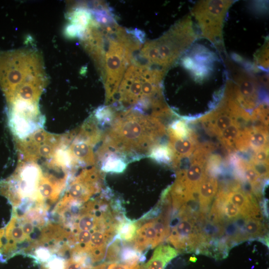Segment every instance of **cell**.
Wrapping results in <instances>:
<instances>
[{
  "label": "cell",
  "mask_w": 269,
  "mask_h": 269,
  "mask_svg": "<svg viewBox=\"0 0 269 269\" xmlns=\"http://www.w3.org/2000/svg\"><path fill=\"white\" fill-rule=\"evenodd\" d=\"M165 134L159 119L132 109L116 112L111 124L103 133L96 159L114 153L127 163L148 156Z\"/></svg>",
  "instance_id": "1"
},
{
  "label": "cell",
  "mask_w": 269,
  "mask_h": 269,
  "mask_svg": "<svg viewBox=\"0 0 269 269\" xmlns=\"http://www.w3.org/2000/svg\"><path fill=\"white\" fill-rule=\"evenodd\" d=\"M197 38L191 18L189 16L176 23L159 39L147 42L140 55L154 68L166 72L183 53L189 49Z\"/></svg>",
  "instance_id": "2"
},
{
  "label": "cell",
  "mask_w": 269,
  "mask_h": 269,
  "mask_svg": "<svg viewBox=\"0 0 269 269\" xmlns=\"http://www.w3.org/2000/svg\"><path fill=\"white\" fill-rule=\"evenodd\" d=\"M114 38H110L105 55L106 104L110 105L122 80L127 65L131 63L134 51V40L121 27L113 32Z\"/></svg>",
  "instance_id": "3"
},
{
  "label": "cell",
  "mask_w": 269,
  "mask_h": 269,
  "mask_svg": "<svg viewBox=\"0 0 269 269\" xmlns=\"http://www.w3.org/2000/svg\"><path fill=\"white\" fill-rule=\"evenodd\" d=\"M41 167L33 162L20 160L14 173L0 180V194L6 197L13 209L22 201H34L36 205L38 187L42 175Z\"/></svg>",
  "instance_id": "4"
},
{
  "label": "cell",
  "mask_w": 269,
  "mask_h": 269,
  "mask_svg": "<svg viewBox=\"0 0 269 269\" xmlns=\"http://www.w3.org/2000/svg\"><path fill=\"white\" fill-rule=\"evenodd\" d=\"M233 0H201L192 10L201 36L215 47L224 52L223 26Z\"/></svg>",
  "instance_id": "5"
},
{
  "label": "cell",
  "mask_w": 269,
  "mask_h": 269,
  "mask_svg": "<svg viewBox=\"0 0 269 269\" xmlns=\"http://www.w3.org/2000/svg\"><path fill=\"white\" fill-rule=\"evenodd\" d=\"M103 181V174L96 167L83 170L70 183L57 210L86 202L101 191Z\"/></svg>",
  "instance_id": "6"
},
{
  "label": "cell",
  "mask_w": 269,
  "mask_h": 269,
  "mask_svg": "<svg viewBox=\"0 0 269 269\" xmlns=\"http://www.w3.org/2000/svg\"><path fill=\"white\" fill-rule=\"evenodd\" d=\"M9 125L16 139L42 129L45 120L35 103L15 101L10 104Z\"/></svg>",
  "instance_id": "7"
},
{
  "label": "cell",
  "mask_w": 269,
  "mask_h": 269,
  "mask_svg": "<svg viewBox=\"0 0 269 269\" xmlns=\"http://www.w3.org/2000/svg\"><path fill=\"white\" fill-rule=\"evenodd\" d=\"M227 62L235 83V85H233V90L236 99L246 109L254 108L257 100L258 82L255 77L247 70L235 65L231 61Z\"/></svg>",
  "instance_id": "8"
},
{
  "label": "cell",
  "mask_w": 269,
  "mask_h": 269,
  "mask_svg": "<svg viewBox=\"0 0 269 269\" xmlns=\"http://www.w3.org/2000/svg\"><path fill=\"white\" fill-rule=\"evenodd\" d=\"M179 215L182 219L172 229L168 241L176 249L184 250L197 243L199 239L195 234L193 221L181 212Z\"/></svg>",
  "instance_id": "9"
},
{
  "label": "cell",
  "mask_w": 269,
  "mask_h": 269,
  "mask_svg": "<svg viewBox=\"0 0 269 269\" xmlns=\"http://www.w3.org/2000/svg\"><path fill=\"white\" fill-rule=\"evenodd\" d=\"M177 255V251L169 245H161L155 249L151 258L142 266V269H164Z\"/></svg>",
  "instance_id": "10"
},
{
  "label": "cell",
  "mask_w": 269,
  "mask_h": 269,
  "mask_svg": "<svg viewBox=\"0 0 269 269\" xmlns=\"http://www.w3.org/2000/svg\"><path fill=\"white\" fill-rule=\"evenodd\" d=\"M169 139L168 145L173 152L172 162L174 166H176L180 159L190 155L195 148V138L192 134L186 138Z\"/></svg>",
  "instance_id": "11"
},
{
  "label": "cell",
  "mask_w": 269,
  "mask_h": 269,
  "mask_svg": "<svg viewBox=\"0 0 269 269\" xmlns=\"http://www.w3.org/2000/svg\"><path fill=\"white\" fill-rule=\"evenodd\" d=\"M218 188L217 181L215 178L207 177L205 174L199 188V199L200 207H208L214 197Z\"/></svg>",
  "instance_id": "12"
},
{
  "label": "cell",
  "mask_w": 269,
  "mask_h": 269,
  "mask_svg": "<svg viewBox=\"0 0 269 269\" xmlns=\"http://www.w3.org/2000/svg\"><path fill=\"white\" fill-rule=\"evenodd\" d=\"M97 161L101 164V170L108 173H122L128 164L123 158L114 153L105 154Z\"/></svg>",
  "instance_id": "13"
},
{
  "label": "cell",
  "mask_w": 269,
  "mask_h": 269,
  "mask_svg": "<svg viewBox=\"0 0 269 269\" xmlns=\"http://www.w3.org/2000/svg\"><path fill=\"white\" fill-rule=\"evenodd\" d=\"M140 223L125 219L119 225L117 238L126 242L133 241Z\"/></svg>",
  "instance_id": "14"
},
{
  "label": "cell",
  "mask_w": 269,
  "mask_h": 269,
  "mask_svg": "<svg viewBox=\"0 0 269 269\" xmlns=\"http://www.w3.org/2000/svg\"><path fill=\"white\" fill-rule=\"evenodd\" d=\"M148 157L160 163L168 164L173 161V152L169 145L158 144L150 150Z\"/></svg>",
  "instance_id": "15"
},
{
  "label": "cell",
  "mask_w": 269,
  "mask_h": 269,
  "mask_svg": "<svg viewBox=\"0 0 269 269\" xmlns=\"http://www.w3.org/2000/svg\"><path fill=\"white\" fill-rule=\"evenodd\" d=\"M267 130L261 127L249 130V144L255 151L267 147Z\"/></svg>",
  "instance_id": "16"
},
{
  "label": "cell",
  "mask_w": 269,
  "mask_h": 269,
  "mask_svg": "<svg viewBox=\"0 0 269 269\" xmlns=\"http://www.w3.org/2000/svg\"><path fill=\"white\" fill-rule=\"evenodd\" d=\"M116 111L109 106L99 107L94 114V118L100 127L107 128L113 121Z\"/></svg>",
  "instance_id": "17"
},
{
  "label": "cell",
  "mask_w": 269,
  "mask_h": 269,
  "mask_svg": "<svg viewBox=\"0 0 269 269\" xmlns=\"http://www.w3.org/2000/svg\"><path fill=\"white\" fill-rule=\"evenodd\" d=\"M167 132L169 138H183L189 136L191 132L182 121L175 120L169 126Z\"/></svg>",
  "instance_id": "18"
},
{
  "label": "cell",
  "mask_w": 269,
  "mask_h": 269,
  "mask_svg": "<svg viewBox=\"0 0 269 269\" xmlns=\"http://www.w3.org/2000/svg\"><path fill=\"white\" fill-rule=\"evenodd\" d=\"M239 126L237 122L224 130L220 134V140L226 147H231L240 134Z\"/></svg>",
  "instance_id": "19"
},
{
  "label": "cell",
  "mask_w": 269,
  "mask_h": 269,
  "mask_svg": "<svg viewBox=\"0 0 269 269\" xmlns=\"http://www.w3.org/2000/svg\"><path fill=\"white\" fill-rule=\"evenodd\" d=\"M262 225L258 219L246 217L244 231L248 237H255L259 236L262 232Z\"/></svg>",
  "instance_id": "20"
},
{
  "label": "cell",
  "mask_w": 269,
  "mask_h": 269,
  "mask_svg": "<svg viewBox=\"0 0 269 269\" xmlns=\"http://www.w3.org/2000/svg\"><path fill=\"white\" fill-rule=\"evenodd\" d=\"M239 166L244 170V173L247 181L253 185L256 184L260 177L249 163L243 161L239 162Z\"/></svg>",
  "instance_id": "21"
},
{
  "label": "cell",
  "mask_w": 269,
  "mask_h": 269,
  "mask_svg": "<svg viewBox=\"0 0 269 269\" xmlns=\"http://www.w3.org/2000/svg\"><path fill=\"white\" fill-rule=\"evenodd\" d=\"M269 42L267 41L264 44L262 48L256 56L257 65L264 68H267L269 65Z\"/></svg>",
  "instance_id": "22"
},
{
  "label": "cell",
  "mask_w": 269,
  "mask_h": 269,
  "mask_svg": "<svg viewBox=\"0 0 269 269\" xmlns=\"http://www.w3.org/2000/svg\"><path fill=\"white\" fill-rule=\"evenodd\" d=\"M249 163L260 177H267L268 176V163L257 162L252 159Z\"/></svg>",
  "instance_id": "23"
},
{
  "label": "cell",
  "mask_w": 269,
  "mask_h": 269,
  "mask_svg": "<svg viewBox=\"0 0 269 269\" xmlns=\"http://www.w3.org/2000/svg\"><path fill=\"white\" fill-rule=\"evenodd\" d=\"M252 159L257 162L268 163V148L256 151Z\"/></svg>",
  "instance_id": "24"
},
{
  "label": "cell",
  "mask_w": 269,
  "mask_h": 269,
  "mask_svg": "<svg viewBox=\"0 0 269 269\" xmlns=\"http://www.w3.org/2000/svg\"><path fill=\"white\" fill-rule=\"evenodd\" d=\"M65 269H86L80 261L71 258L66 262Z\"/></svg>",
  "instance_id": "25"
},
{
  "label": "cell",
  "mask_w": 269,
  "mask_h": 269,
  "mask_svg": "<svg viewBox=\"0 0 269 269\" xmlns=\"http://www.w3.org/2000/svg\"><path fill=\"white\" fill-rule=\"evenodd\" d=\"M65 265L66 262L62 259L55 258L49 263L47 269H65Z\"/></svg>",
  "instance_id": "26"
},
{
  "label": "cell",
  "mask_w": 269,
  "mask_h": 269,
  "mask_svg": "<svg viewBox=\"0 0 269 269\" xmlns=\"http://www.w3.org/2000/svg\"><path fill=\"white\" fill-rule=\"evenodd\" d=\"M139 266L137 264L128 265L117 263H112L108 266L107 269H139Z\"/></svg>",
  "instance_id": "27"
},
{
  "label": "cell",
  "mask_w": 269,
  "mask_h": 269,
  "mask_svg": "<svg viewBox=\"0 0 269 269\" xmlns=\"http://www.w3.org/2000/svg\"><path fill=\"white\" fill-rule=\"evenodd\" d=\"M4 234V228L0 229V249L1 248L2 245Z\"/></svg>",
  "instance_id": "28"
}]
</instances>
